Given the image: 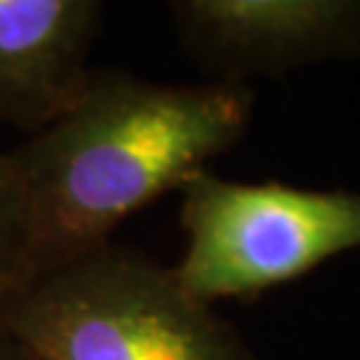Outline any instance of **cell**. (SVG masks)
I'll list each match as a JSON object with an SVG mask.
<instances>
[{"mask_svg":"<svg viewBox=\"0 0 360 360\" xmlns=\"http://www.w3.org/2000/svg\"><path fill=\"white\" fill-rule=\"evenodd\" d=\"M0 360H32L8 334L0 331Z\"/></svg>","mask_w":360,"mask_h":360,"instance_id":"obj_7","label":"cell"},{"mask_svg":"<svg viewBox=\"0 0 360 360\" xmlns=\"http://www.w3.org/2000/svg\"><path fill=\"white\" fill-rule=\"evenodd\" d=\"M168 13L211 83L248 86L360 56V0H176Z\"/></svg>","mask_w":360,"mask_h":360,"instance_id":"obj_4","label":"cell"},{"mask_svg":"<svg viewBox=\"0 0 360 360\" xmlns=\"http://www.w3.org/2000/svg\"><path fill=\"white\" fill-rule=\"evenodd\" d=\"M99 0H0V126L27 136L75 104L94 67Z\"/></svg>","mask_w":360,"mask_h":360,"instance_id":"obj_5","label":"cell"},{"mask_svg":"<svg viewBox=\"0 0 360 360\" xmlns=\"http://www.w3.org/2000/svg\"><path fill=\"white\" fill-rule=\"evenodd\" d=\"M32 275V232L11 155L0 153V307Z\"/></svg>","mask_w":360,"mask_h":360,"instance_id":"obj_6","label":"cell"},{"mask_svg":"<svg viewBox=\"0 0 360 360\" xmlns=\"http://www.w3.org/2000/svg\"><path fill=\"white\" fill-rule=\"evenodd\" d=\"M0 331L32 360H257L171 267L112 240L13 291Z\"/></svg>","mask_w":360,"mask_h":360,"instance_id":"obj_2","label":"cell"},{"mask_svg":"<svg viewBox=\"0 0 360 360\" xmlns=\"http://www.w3.org/2000/svg\"><path fill=\"white\" fill-rule=\"evenodd\" d=\"M179 193L184 251L171 270L206 304L259 296L360 248L352 190L238 181L208 168Z\"/></svg>","mask_w":360,"mask_h":360,"instance_id":"obj_3","label":"cell"},{"mask_svg":"<svg viewBox=\"0 0 360 360\" xmlns=\"http://www.w3.org/2000/svg\"><path fill=\"white\" fill-rule=\"evenodd\" d=\"M251 117V86L94 70L65 115L8 153L32 232L30 281L110 243L129 217L208 171Z\"/></svg>","mask_w":360,"mask_h":360,"instance_id":"obj_1","label":"cell"}]
</instances>
